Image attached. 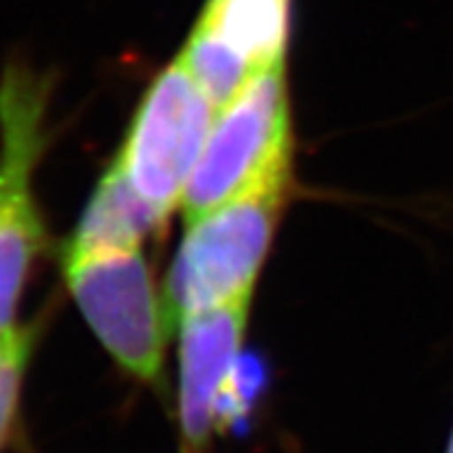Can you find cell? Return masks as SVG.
<instances>
[{"instance_id":"obj_11","label":"cell","mask_w":453,"mask_h":453,"mask_svg":"<svg viewBox=\"0 0 453 453\" xmlns=\"http://www.w3.org/2000/svg\"><path fill=\"white\" fill-rule=\"evenodd\" d=\"M180 453H197V451H192L190 447H185V444H183V449H180Z\"/></svg>"},{"instance_id":"obj_10","label":"cell","mask_w":453,"mask_h":453,"mask_svg":"<svg viewBox=\"0 0 453 453\" xmlns=\"http://www.w3.org/2000/svg\"><path fill=\"white\" fill-rule=\"evenodd\" d=\"M447 453H453V430H451V437H449V447H447Z\"/></svg>"},{"instance_id":"obj_8","label":"cell","mask_w":453,"mask_h":453,"mask_svg":"<svg viewBox=\"0 0 453 453\" xmlns=\"http://www.w3.org/2000/svg\"><path fill=\"white\" fill-rule=\"evenodd\" d=\"M165 222L132 190L123 173L111 167L97 183L77 229L65 245L72 248H113L143 245L146 236L160 232Z\"/></svg>"},{"instance_id":"obj_9","label":"cell","mask_w":453,"mask_h":453,"mask_svg":"<svg viewBox=\"0 0 453 453\" xmlns=\"http://www.w3.org/2000/svg\"><path fill=\"white\" fill-rule=\"evenodd\" d=\"M30 352H33L30 328H21L17 324L0 331V451L14 428Z\"/></svg>"},{"instance_id":"obj_1","label":"cell","mask_w":453,"mask_h":453,"mask_svg":"<svg viewBox=\"0 0 453 453\" xmlns=\"http://www.w3.org/2000/svg\"><path fill=\"white\" fill-rule=\"evenodd\" d=\"M63 278L109 357L139 382L160 384L173 319L143 245H65Z\"/></svg>"},{"instance_id":"obj_3","label":"cell","mask_w":453,"mask_h":453,"mask_svg":"<svg viewBox=\"0 0 453 453\" xmlns=\"http://www.w3.org/2000/svg\"><path fill=\"white\" fill-rule=\"evenodd\" d=\"M287 192L289 176L188 220L162 289L173 324L192 312L252 298Z\"/></svg>"},{"instance_id":"obj_7","label":"cell","mask_w":453,"mask_h":453,"mask_svg":"<svg viewBox=\"0 0 453 453\" xmlns=\"http://www.w3.org/2000/svg\"><path fill=\"white\" fill-rule=\"evenodd\" d=\"M197 26L255 70H266L285 60L289 0H209Z\"/></svg>"},{"instance_id":"obj_4","label":"cell","mask_w":453,"mask_h":453,"mask_svg":"<svg viewBox=\"0 0 453 453\" xmlns=\"http://www.w3.org/2000/svg\"><path fill=\"white\" fill-rule=\"evenodd\" d=\"M49 97V77L24 63L0 74V331L17 326L19 301L47 241L35 173L47 149Z\"/></svg>"},{"instance_id":"obj_5","label":"cell","mask_w":453,"mask_h":453,"mask_svg":"<svg viewBox=\"0 0 453 453\" xmlns=\"http://www.w3.org/2000/svg\"><path fill=\"white\" fill-rule=\"evenodd\" d=\"M215 111L188 70L173 60L146 90L132 119L113 165L162 222L180 209Z\"/></svg>"},{"instance_id":"obj_2","label":"cell","mask_w":453,"mask_h":453,"mask_svg":"<svg viewBox=\"0 0 453 453\" xmlns=\"http://www.w3.org/2000/svg\"><path fill=\"white\" fill-rule=\"evenodd\" d=\"M289 173L292 113L280 60L218 107L180 211L192 220Z\"/></svg>"},{"instance_id":"obj_6","label":"cell","mask_w":453,"mask_h":453,"mask_svg":"<svg viewBox=\"0 0 453 453\" xmlns=\"http://www.w3.org/2000/svg\"><path fill=\"white\" fill-rule=\"evenodd\" d=\"M250 298L179 319V418L185 447L202 451L229 417L226 398L243 349Z\"/></svg>"}]
</instances>
